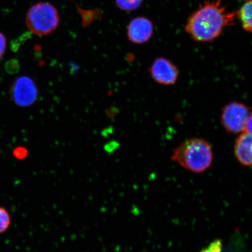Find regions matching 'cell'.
Instances as JSON below:
<instances>
[{
  "instance_id": "5bb4252c",
  "label": "cell",
  "mask_w": 252,
  "mask_h": 252,
  "mask_svg": "<svg viewBox=\"0 0 252 252\" xmlns=\"http://www.w3.org/2000/svg\"><path fill=\"white\" fill-rule=\"evenodd\" d=\"M244 132L252 134V115L248 118L245 126Z\"/></svg>"
},
{
  "instance_id": "7c38bea8",
  "label": "cell",
  "mask_w": 252,
  "mask_h": 252,
  "mask_svg": "<svg viewBox=\"0 0 252 252\" xmlns=\"http://www.w3.org/2000/svg\"><path fill=\"white\" fill-rule=\"evenodd\" d=\"M221 242L219 240H217L213 242L209 247L201 252H220L221 251Z\"/></svg>"
},
{
  "instance_id": "5b68a950",
  "label": "cell",
  "mask_w": 252,
  "mask_h": 252,
  "mask_svg": "<svg viewBox=\"0 0 252 252\" xmlns=\"http://www.w3.org/2000/svg\"><path fill=\"white\" fill-rule=\"evenodd\" d=\"M11 96L18 106L28 107L33 105L38 97V90L33 80L27 76L19 77L11 90Z\"/></svg>"
},
{
  "instance_id": "8fae6325",
  "label": "cell",
  "mask_w": 252,
  "mask_h": 252,
  "mask_svg": "<svg viewBox=\"0 0 252 252\" xmlns=\"http://www.w3.org/2000/svg\"><path fill=\"white\" fill-rule=\"evenodd\" d=\"M11 217L8 210L0 206V234L8 231L10 227Z\"/></svg>"
},
{
  "instance_id": "52a82bcc",
  "label": "cell",
  "mask_w": 252,
  "mask_h": 252,
  "mask_svg": "<svg viewBox=\"0 0 252 252\" xmlns=\"http://www.w3.org/2000/svg\"><path fill=\"white\" fill-rule=\"evenodd\" d=\"M127 37L131 42L143 44L149 42L154 32L153 23L145 17L133 19L127 27Z\"/></svg>"
},
{
  "instance_id": "ba28073f",
  "label": "cell",
  "mask_w": 252,
  "mask_h": 252,
  "mask_svg": "<svg viewBox=\"0 0 252 252\" xmlns=\"http://www.w3.org/2000/svg\"><path fill=\"white\" fill-rule=\"evenodd\" d=\"M252 134L241 133L235 141L234 153L239 163L245 166H252Z\"/></svg>"
},
{
  "instance_id": "277c9868",
  "label": "cell",
  "mask_w": 252,
  "mask_h": 252,
  "mask_svg": "<svg viewBox=\"0 0 252 252\" xmlns=\"http://www.w3.org/2000/svg\"><path fill=\"white\" fill-rule=\"evenodd\" d=\"M251 115L250 108L245 104L233 102L223 109L220 121L229 133L240 134L244 132L246 122Z\"/></svg>"
},
{
  "instance_id": "30bf717a",
  "label": "cell",
  "mask_w": 252,
  "mask_h": 252,
  "mask_svg": "<svg viewBox=\"0 0 252 252\" xmlns=\"http://www.w3.org/2000/svg\"><path fill=\"white\" fill-rule=\"evenodd\" d=\"M144 0H116V4L122 10L132 11L140 7Z\"/></svg>"
},
{
  "instance_id": "3957f363",
  "label": "cell",
  "mask_w": 252,
  "mask_h": 252,
  "mask_svg": "<svg viewBox=\"0 0 252 252\" xmlns=\"http://www.w3.org/2000/svg\"><path fill=\"white\" fill-rule=\"evenodd\" d=\"M60 23L58 9L47 2H40L32 6L26 16V24L32 32L46 36L55 31Z\"/></svg>"
},
{
  "instance_id": "8992f818",
  "label": "cell",
  "mask_w": 252,
  "mask_h": 252,
  "mask_svg": "<svg viewBox=\"0 0 252 252\" xmlns=\"http://www.w3.org/2000/svg\"><path fill=\"white\" fill-rule=\"evenodd\" d=\"M151 76L157 83L163 86H171L177 81L178 68L168 59L158 58L154 61L149 69Z\"/></svg>"
},
{
  "instance_id": "6da1fadb",
  "label": "cell",
  "mask_w": 252,
  "mask_h": 252,
  "mask_svg": "<svg viewBox=\"0 0 252 252\" xmlns=\"http://www.w3.org/2000/svg\"><path fill=\"white\" fill-rule=\"evenodd\" d=\"M236 16L226 10L221 0L206 1L189 18L186 30L197 42H212L234 24Z\"/></svg>"
},
{
  "instance_id": "7a4b0ae2",
  "label": "cell",
  "mask_w": 252,
  "mask_h": 252,
  "mask_svg": "<svg viewBox=\"0 0 252 252\" xmlns=\"http://www.w3.org/2000/svg\"><path fill=\"white\" fill-rule=\"evenodd\" d=\"M212 146L202 138H191L173 151L171 159L185 169L194 173H202L213 161Z\"/></svg>"
},
{
  "instance_id": "9c48e42d",
  "label": "cell",
  "mask_w": 252,
  "mask_h": 252,
  "mask_svg": "<svg viewBox=\"0 0 252 252\" xmlns=\"http://www.w3.org/2000/svg\"><path fill=\"white\" fill-rule=\"evenodd\" d=\"M252 0H246L244 4L236 14L241 21L244 29L249 32H252Z\"/></svg>"
},
{
  "instance_id": "4fadbf2b",
  "label": "cell",
  "mask_w": 252,
  "mask_h": 252,
  "mask_svg": "<svg viewBox=\"0 0 252 252\" xmlns=\"http://www.w3.org/2000/svg\"><path fill=\"white\" fill-rule=\"evenodd\" d=\"M6 46H7V42H6L5 37L2 33H0V61L4 54Z\"/></svg>"
}]
</instances>
